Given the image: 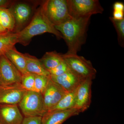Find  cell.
<instances>
[{"label": "cell", "mask_w": 124, "mask_h": 124, "mask_svg": "<svg viewBox=\"0 0 124 124\" xmlns=\"http://www.w3.org/2000/svg\"><path fill=\"white\" fill-rule=\"evenodd\" d=\"M91 16L71 18L66 22L55 26L62 34L68 48L67 53L77 54L85 42Z\"/></svg>", "instance_id": "cell-1"}, {"label": "cell", "mask_w": 124, "mask_h": 124, "mask_svg": "<svg viewBox=\"0 0 124 124\" xmlns=\"http://www.w3.org/2000/svg\"><path fill=\"white\" fill-rule=\"evenodd\" d=\"M23 118L17 104H0V124H22Z\"/></svg>", "instance_id": "cell-12"}, {"label": "cell", "mask_w": 124, "mask_h": 124, "mask_svg": "<svg viewBox=\"0 0 124 124\" xmlns=\"http://www.w3.org/2000/svg\"><path fill=\"white\" fill-rule=\"evenodd\" d=\"M0 23L7 31L14 32L15 27V21L9 8H0Z\"/></svg>", "instance_id": "cell-20"}, {"label": "cell", "mask_w": 124, "mask_h": 124, "mask_svg": "<svg viewBox=\"0 0 124 124\" xmlns=\"http://www.w3.org/2000/svg\"><path fill=\"white\" fill-rule=\"evenodd\" d=\"M18 107L24 117L39 116L46 113L42 94L34 91H27Z\"/></svg>", "instance_id": "cell-5"}, {"label": "cell", "mask_w": 124, "mask_h": 124, "mask_svg": "<svg viewBox=\"0 0 124 124\" xmlns=\"http://www.w3.org/2000/svg\"><path fill=\"white\" fill-rule=\"evenodd\" d=\"M18 43L17 35L14 32H7L0 34V55L5 54Z\"/></svg>", "instance_id": "cell-18"}, {"label": "cell", "mask_w": 124, "mask_h": 124, "mask_svg": "<svg viewBox=\"0 0 124 124\" xmlns=\"http://www.w3.org/2000/svg\"><path fill=\"white\" fill-rule=\"evenodd\" d=\"M45 14L54 26L71 18L69 15L67 0H47L41 3Z\"/></svg>", "instance_id": "cell-4"}, {"label": "cell", "mask_w": 124, "mask_h": 124, "mask_svg": "<svg viewBox=\"0 0 124 124\" xmlns=\"http://www.w3.org/2000/svg\"><path fill=\"white\" fill-rule=\"evenodd\" d=\"M27 91L21 83L0 85V104L18 105Z\"/></svg>", "instance_id": "cell-10"}, {"label": "cell", "mask_w": 124, "mask_h": 124, "mask_svg": "<svg viewBox=\"0 0 124 124\" xmlns=\"http://www.w3.org/2000/svg\"><path fill=\"white\" fill-rule=\"evenodd\" d=\"M34 6L27 1H13L9 8L13 14L15 23L14 32L18 33L31 22L35 11Z\"/></svg>", "instance_id": "cell-7"}, {"label": "cell", "mask_w": 124, "mask_h": 124, "mask_svg": "<svg viewBox=\"0 0 124 124\" xmlns=\"http://www.w3.org/2000/svg\"><path fill=\"white\" fill-rule=\"evenodd\" d=\"M26 60V69L28 73L35 75L50 77V74L38 59L29 54H24Z\"/></svg>", "instance_id": "cell-15"}, {"label": "cell", "mask_w": 124, "mask_h": 124, "mask_svg": "<svg viewBox=\"0 0 124 124\" xmlns=\"http://www.w3.org/2000/svg\"><path fill=\"white\" fill-rule=\"evenodd\" d=\"M113 10L124 11V5L123 2H116L113 5Z\"/></svg>", "instance_id": "cell-27"}, {"label": "cell", "mask_w": 124, "mask_h": 124, "mask_svg": "<svg viewBox=\"0 0 124 124\" xmlns=\"http://www.w3.org/2000/svg\"><path fill=\"white\" fill-rule=\"evenodd\" d=\"M69 15L80 18L102 13L104 9L98 0H67Z\"/></svg>", "instance_id": "cell-6"}, {"label": "cell", "mask_w": 124, "mask_h": 124, "mask_svg": "<svg viewBox=\"0 0 124 124\" xmlns=\"http://www.w3.org/2000/svg\"><path fill=\"white\" fill-rule=\"evenodd\" d=\"M67 93L60 85L53 81L50 77L47 86L42 93L46 112L55 106Z\"/></svg>", "instance_id": "cell-9"}, {"label": "cell", "mask_w": 124, "mask_h": 124, "mask_svg": "<svg viewBox=\"0 0 124 124\" xmlns=\"http://www.w3.org/2000/svg\"><path fill=\"white\" fill-rule=\"evenodd\" d=\"M50 78V76L35 75L34 91L42 94L47 86Z\"/></svg>", "instance_id": "cell-22"}, {"label": "cell", "mask_w": 124, "mask_h": 124, "mask_svg": "<svg viewBox=\"0 0 124 124\" xmlns=\"http://www.w3.org/2000/svg\"><path fill=\"white\" fill-rule=\"evenodd\" d=\"M93 80L91 78L85 80L77 89L74 108L80 113L86 110L90 106Z\"/></svg>", "instance_id": "cell-11"}, {"label": "cell", "mask_w": 124, "mask_h": 124, "mask_svg": "<svg viewBox=\"0 0 124 124\" xmlns=\"http://www.w3.org/2000/svg\"><path fill=\"white\" fill-rule=\"evenodd\" d=\"M80 113L74 108L64 111L46 112L42 116L41 124H62L70 117Z\"/></svg>", "instance_id": "cell-14"}, {"label": "cell", "mask_w": 124, "mask_h": 124, "mask_svg": "<svg viewBox=\"0 0 124 124\" xmlns=\"http://www.w3.org/2000/svg\"><path fill=\"white\" fill-rule=\"evenodd\" d=\"M7 32H8V31L3 27L0 23V34L6 33Z\"/></svg>", "instance_id": "cell-29"}, {"label": "cell", "mask_w": 124, "mask_h": 124, "mask_svg": "<svg viewBox=\"0 0 124 124\" xmlns=\"http://www.w3.org/2000/svg\"><path fill=\"white\" fill-rule=\"evenodd\" d=\"M22 75L5 55H0V85L21 83Z\"/></svg>", "instance_id": "cell-8"}, {"label": "cell", "mask_w": 124, "mask_h": 124, "mask_svg": "<svg viewBox=\"0 0 124 124\" xmlns=\"http://www.w3.org/2000/svg\"><path fill=\"white\" fill-rule=\"evenodd\" d=\"M35 75L28 73L22 75L21 85L27 91H34Z\"/></svg>", "instance_id": "cell-23"}, {"label": "cell", "mask_w": 124, "mask_h": 124, "mask_svg": "<svg viewBox=\"0 0 124 124\" xmlns=\"http://www.w3.org/2000/svg\"><path fill=\"white\" fill-rule=\"evenodd\" d=\"M69 69L66 62L63 60L58 66L54 69L49 71L50 76H58L61 75L68 70Z\"/></svg>", "instance_id": "cell-24"}, {"label": "cell", "mask_w": 124, "mask_h": 124, "mask_svg": "<svg viewBox=\"0 0 124 124\" xmlns=\"http://www.w3.org/2000/svg\"><path fill=\"white\" fill-rule=\"evenodd\" d=\"M62 57L69 69L82 80L88 78L93 80L95 78L97 70L90 60L77 54L66 53L62 54Z\"/></svg>", "instance_id": "cell-3"}, {"label": "cell", "mask_w": 124, "mask_h": 124, "mask_svg": "<svg viewBox=\"0 0 124 124\" xmlns=\"http://www.w3.org/2000/svg\"><path fill=\"white\" fill-rule=\"evenodd\" d=\"M109 19L113 23L116 31L117 35V40L120 46H124V18L120 20H116L112 17Z\"/></svg>", "instance_id": "cell-21"}, {"label": "cell", "mask_w": 124, "mask_h": 124, "mask_svg": "<svg viewBox=\"0 0 124 124\" xmlns=\"http://www.w3.org/2000/svg\"><path fill=\"white\" fill-rule=\"evenodd\" d=\"M13 2L11 0H0V8H8Z\"/></svg>", "instance_id": "cell-28"}, {"label": "cell", "mask_w": 124, "mask_h": 124, "mask_svg": "<svg viewBox=\"0 0 124 124\" xmlns=\"http://www.w3.org/2000/svg\"><path fill=\"white\" fill-rule=\"evenodd\" d=\"M50 77L53 81L60 85L67 93L76 90L84 81L69 69L61 75L50 76Z\"/></svg>", "instance_id": "cell-13"}, {"label": "cell", "mask_w": 124, "mask_h": 124, "mask_svg": "<svg viewBox=\"0 0 124 124\" xmlns=\"http://www.w3.org/2000/svg\"><path fill=\"white\" fill-rule=\"evenodd\" d=\"M45 33H52L58 39L63 38L62 34L46 17L41 4L36 9L30 23L24 29L17 33L18 43L27 46L34 37Z\"/></svg>", "instance_id": "cell-2"}, {"label": "cell", "mask_w": 124, "mask_h": 124, "mask_svg": "<svg viewBox=\"0 0 124 124\" xmlns=\"http://www.w3.org/2000/svg\"><path fill=\"white\" fill-rule=\"evenodd\" d=\"M5 54L22 75L28 73L26 69V60L24 54L19 52L14 46L7 51Z\"/></svg>", "instance_id": "cell-16"}, {"label": "cell", "mask_w": 124, "mask_h": 124, "mask_svg": "<svg viewBox=\"0 0 124 124\" xmlns=\"http://www.w3.org/2000/svg\"><path fill=\"white\" fill-rule=\"evenodd\" d=\"M124 11L113 10V18L116 20H120L124 18Z\"/></svg>", "instance_id": "cell-26"}, {"label": "cell", "mask_w": 124, "mask_h": 124, "mask_svg": "<svg viewBox=\"0 0 124 124\" xmlns=\"http://www.w3.org/2000/svg\"><path fill=\"white\" fill-rule=\"evenodd\" d=\"M76 90L66 94L55 106L47 112L58 111L74 108Z\"/></svg>", "instance_id": "cell-19"}, {"label": "cell", "mask_w": 124, "mask_h": 124, "mask_svg": "<svg viewBox=\"0 0 124 124\" xmlns=\"http://www.w3.org/2000/svg\"><path fill=\"white\" fill-rule=\"evenodd\" d=\"M41 116L24 117L22 124H41Z\"/></svg>", "instance_id": "cell-25"}, {"label": "cell", "mask_w": 124, "mask_h": 124, "mask_svg": "<svg viewBox=\"0 0 124 124\" xmlns=\"http://www.w3.org/2000/svg\"><path fill=\"white\" fill-rule=\"evenodd\" d=\"M40 60L45 68L49 71L56 67L63 59L62 54L53 51L46 52Z\"/></svg>", "instance_id": "cell-17"}]
</instances>
